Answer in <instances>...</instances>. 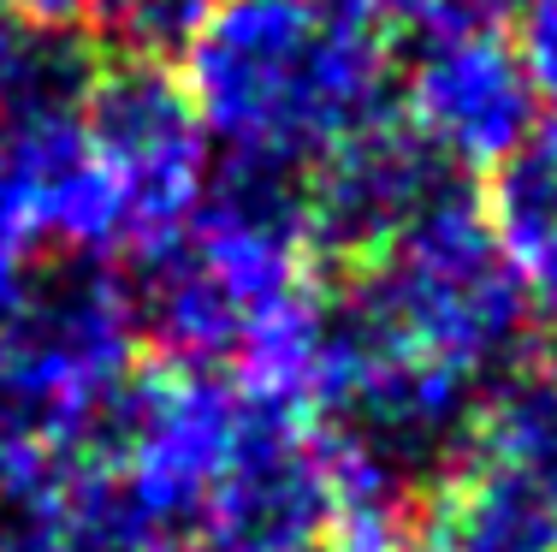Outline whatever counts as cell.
I'll list each match as a JSON object with an SVG mask.
<instances>
[{"instance_id": "cell-1", "label": "cell", "mask_w": 557, "mask_h": 552, "mask_svg": "<svg viewBox=\"0 0 557 552\" xmlns=\"http://www.w3.org/2000/svg\"><path fill=\"white\" fill-rule=\"evenodd\" d=\"M386 0H220L184 48V89L225 161L302 179L392 120Z\"/></svg>"}, {"instance_id": "cell-2", "label": "cell", "mask_w": 557, "mask_h": 552, "mask_svg": "<svg viewBox=\"0 0 557 552\" xmlns=\"http://www.w3.org/2000/svg\"><path fill=\"white\" fill-rule=\"evenodd\" d=\"M344 285L416 357H433L481 387L522 368L534 304H528L516 261L504 256L474 184L428 208L386 256L344 273Z\"/></svg>"}, {"instance_id": "cell-3", "label": "cell", "mask_w": 557, "mask_h": 552, "mask_svg": "<svg viewBox=\"0 0 557 552\" xmlns=\"http://www.w3.org/2000/svg\"><path fill=\"white\" fill-rule=\"evenodd\" d=\"M84 137L125 203V256L184 232L208 191V131L190 108L184 77H172L166 60H101L96 89L84 101Z\"/></svg>"}, {"instance_id": "cell-4", "label": "cell", "mask_w": 557, "mask_h": 552, "mask_svg": "<svg viewBox=\"0 0 557 552\" xmlns=\"http://www.w3.org/2000/svg\"><path fill=\"white\" fill-rule=\"evenodd\" d=\"M333 535V476L314 445V416L297 398L244 380V416L208 488V552H309Z\"/></svg>"}, {"instance_id": "cell-5", "label": "cell", "mask_w": 557, "mask_h": 552, "mask_svg": "<svg viewBox=\"0 0 557 552\" xmlns=\"http://www.w3.org/2000/svg\"><path fill=\"white\" fill-rule=\"evenodd\" d=\"M457 191H469V173L433 149L397 108L309 173V256L356 273Z\"/></svg>"}, {"instance_id": "cell-6", "label": "cell", "mask_w": 557, "mask_h": 552, "mask_svg": "<svg viewBox=\"0 0 557 552\" xmlns=\"http://www.w3.org/2000/svg\"><path fill=\"white\" fill-rule=\"evenodd\" d=\"M404 120L462 173H481L534 131L540 96L510 36H474V42L409 48Z\"/></svg>"}, {"instance_id": "cell-7", "label": "cell", "mask_w": 557, "mask_h": 552, "mask_svg": "<svg viewBox=\"0 0 557 552\" xmlns=\"http://www.w3.org/2000/svg\"><path fill=\"white\" fill-rule=\"evenodd\" d=\"M428 552H557V499L493 464H469L457 488L421 511Z\"/></svg>"}, {"instance_id": "cell-8", "label": "cell", "mask_w": 557, "mask_h": 552, "mask_svg": "<svg viewBox=\"0 0 557 552\" xmlns=\"http://www.w3.org/2000/svg\"><path fill=\"white\" fill-rule=\"evenodd\" d=\"M474 464L510 469L557 499V368H510L486 387Z\"/></svg>"}, {"instance_id": "cell-9", "label": "cell", "mask_w": 557, "mask_h": 552, "mask_svg": "<svg viewBox=\"0 0 557 552\" xmlns=\"http://www.w3.org/2000/svg\"><path fill=\"white\" fill-rule=\"evenodd\" d=\"M481 208L493 220L504 256L516 261V273L546 244H557V108L546 120H534V131L493 167Z\"/></svg>"}, {"instance_id": "cell-10", "label": "cell", "mask_w": 557, "mask_h": 552, "mask_svg": "<svg viewBox=\"0 0 557 552\" xmlns=\"http://www.w3.org/2000/svg\"><path fill=\"white\" fill-rule=\"evenodd\" d=\"M220 0H96L89 24H101L113 54H143V60H178L196 42Z\"/></svg>"}, {"instance_id": "cell-11", "label": "cell", "mask_w": 557, "mask_h": 552, "mask_svg": "<svg viewBox=\"0 0 557 552\" xmlns=\"http://www.w3.org/2000/svg\"><path fill=\"white\" fill-rule=\"evenodd\" d=\"M510 42H516V60H522L534 96L557 108V0H522Z\"/></svg>"}, {"instance_id": "cell-12", "label": "cell", "mask_w": 557, "mask_h": 552, "mask_svg": "<svg viewBox=\"0 0 557 552\" xmlns=\"http://www.w3.org/2000/svg\"><path fill=\"white\" fill-rule=\"evenodd\" d=\"M0 552H77L48 517V499H0Z\"/></svg>"}, {"instance_id": "cell-13", "label": "cell", "mask_w": 557, "mask_h": 552, "mask_svg": "<svg viewBox=\"0 0 557 552\" xmlns=\"http://www.w3.org/2000/svg\"><path fill=\"white\" fill-rule=\"evenodd\" d=\"M30 48H36V30L18 24L7 7H0V120H7L12 96L24 89V72H30Z\"/></svg>"}, {"instance_id": "cell-14", "label": "cell", "mask_w": 557, "mask_h": 552, "mask_svg": "<svg viewBox=\"0 0 557 552\" xmlns=\"http://www.w3.org/2000/svg\"><path fill=\"white\" fill-rule=\"evenodd\" d=\"M0 7L30 30H77V24H89L96 0H0Z\"/></svg>"}, {"instance_id": "cell-15", "label": "cell", "mask_w": 557, "mask_h": 552, "mask_svg": "<svg viewBox=\"0 0 557 552\" xmlns=\"http://www.w3.org/2000/svg\"><path fill=\"white\" fill-rule=\"evenodd\" d=\"M166 552H208L202 541H184V547H166Z\"/></svg>"}, {"instance_id": "cell-16", "label": "cell", "mask_w": 557, "mask_h": 552, "mask_svg": "<svg viewBox=\"0 0 557 552\" xmlns=\"http://www.w3.org/2000/svg\"><path fill=\"white\" fill-rule=\"evenodd\" d=\"M309 552H344L338 541H321V547H309Z\"/></svg>"}]
</instances>
